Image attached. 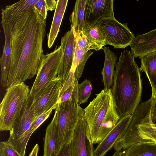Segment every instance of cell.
Instances as JSON below:
<instances>
[{
	"label": "cell",
	"instance_id": "1",
	"mask_svg": "<svg viewBox=\"0 0 156 156\" xmlns=\"http://www.w3.org/2000/svg\"><path fill=\"white\" fill-rule=\"evenodd\" d=\"M37 1L21 0L2 9L11 47L8 87L32 78L44 56L46 21L34 6Z\"/></svg>",
	"mask_w": 156,
	"mask_h": 156
},
{
	"label": "cell",
	"instance_id": "2",
	"mask_svg": "<svg viewBox=\"0 0 156 156\" xmlns=\"http://www.w3.org/2000/svg\"><path fill=\"white\" fill-rule=\"evenodd\" d=\"M140 70L131 52H121L113 76L112 92L113 104L120 118L133 114L141 100Z\"/></svg>",
	"mask_w": 156,
	"mask_h": 156
},
{
	"label": "cell",
	"instance_id": "3",
	"mask_svg": "<svg viewBox=\"0 0 156 156\" xmlns=\"http://www.w3.org/2000/svg\"><path fill=\"white\" fill-rule=\"evenodd\" d=\"M56 109L55 138L58 154L65 144L70 143L79 120L84 116V111L73 97L66 101L58 103Z\"/></svg>",
	"mask_w": 156,
	"mask_h": 156
},
{
	"label": "cell",
	"instance_id": "4",
	"mask_svg": "<svg viewBox=\"0 0 156 156\" xmlns=\"http://www.w3.org/2000/svg\"><path fill=\"white\" fill-rule=\"evenodd\" d=\"M30 90L24 82L8 87L0 105V130H11L20 114Z\"/></svg>",
	"mask_w": 156,
	"mask_h": 156
},
{
	"label": "cell",
	"instance_id": "5",
	"mask_svg": "<svg viewBox=\"0 0 156 156\" xmlns=\"http://www.w3.org/2000/svg\"><path fill=\"white\" fill-rule=\"evenodd\" d=\"M62 55L61 45L53 52L44 55L29 95L33 102L38 98L50 82L57 77L60 72Z\"/></svg>",
	"mask_w": 156,
	"mask_h": 156
},
{
	"label": "cell",
	"instance_id": "6",
	"mask_svg": "<svg viewBox=\"0 0 156 156\" xmlns=\"http://www.w3.org/2000/svg\"><path fill=\"white\" fill-rule=\"evenodd\" d=\"M112 90L103 89L84 109V117L93 144H96L100 126L112 101Z\"/></svg>",
	"mask_w": 156,
	"mask_h": 156
},
{
	"label": "cell",
	"instance_id": "7",
	"mask_svg": "<svg viewBox=\"0 0 156 156\" xmlns=\"http://www.w3.org/2000/svg\"><path fill=\"white\" fill-rule=\"evenodd\" d=\"M33 102L28 96L10 131L9 137L13 144L22 156H25L26 146L31 136L30 127L35 119L32 106Z\"/></svg>",
	"mask_w": 156,
	"mask_h": 156
},
{
	"label": "cell",
	"instance_id": "8",
	"mask_svg": "<svg viewBox=\"0 0 156 156\" xmlns=\"http://www.w3.org/2000/svg\"><path fill=\"white\" fill-rule=\"evenodd\" d=\"M96 23L105 34L106 44L111 45L114 48H124L130 46L135 38L127 23H120L114 16L101 18Z\"/></svg>",
	"mask_w": 156,
	"mask_h": 156
},
{
	"label": "cell",
	"instance_id": "9",
	"mask_svg": "<svg viewBox=\"0 0 156 156\" xmlns=\"http://www.w3.org/2000/svg\"><path fill=\"white\" fill-rule=\"evenodd\" d=\"M93 144L83 116L79 120L70 142L71 156H94Z\"/></svg>",
	"mask_w": 156,
	"mask_h": 156
},
{
	"label": "cell",
	"instance_id": "10",
	"mask_svg": "<svg viewBox=\"0 0 156 156\" xmlns=\"http://www.w3.org/2000/svg\"><path fill=\"white\" fill-rule=\"evenodd\" d=\"M62 77L58 75L55 79L50 82L38 98L33 102L32 106L35 119L57 104L62 87Z\"/></svg>",
	"mask_w": 156,
	"mask_h": 156
},
{
	"label": "cell",
	"instance_id": "11",
	"mask_svg": "<svg viewBox=\"0 0 156 156\" xmlns=\"http://www.w3.org/2000/svg\"><path fill=\"white\" fill-rule=\"evenodd\" d=\"M76 44L73 27L66 32L61 39L62 55L60 72L58 74L62 79V86L72 67Z\"/></svg>",
	"mask_w": 156,
	"mask_h": 156
},
{
	"label": "cell",
	"instance_id": "12",
	"mask_svg": "<svg viewBox=\"0 0 156 156\" xmlns=\"http://www.w3.org/2000/svg\"><path fill=\"white\" fill-rule=\"evenodd\" d=\"M133 114L121 117L110 132L99 143L94 151V156H104L113 148L117 141L124 134L130 124Z\"/></svg>",
	"mask_w": 156,
	"mask_h": 156
},
{
	"label": "cell",
	"instance_id": "13",
	"mask_svg": "<svg viewBox=\"0 0 156 156\" xmlns=\"http://www.w3.org/2000/svg\"><path fill=\"white\" fill-rule=\"evenodd\" d=\"M113 0H87L84 21L96 23L102 18L114 16Z\"/></svg>",
	"mask_w": 156,
	"mask_h": 156
},
{
	"label": "cell",
	"instance_id": "14",
	"mask_svg": "<svg viewBox=\"0 0 156 156\" xmlns=\"http://www.w3.org/2000/svg\"><path fill=\"white\" fill-rule=\"evenodd\" d=\"M130 46L131 52L135 58L156 51V29L137 35Z\"/></svg>",
	"mask_w": 156,
	"mask_h": 156
},
{
	"label": "cell",
	"instance_id": "15",
	"mask_svg": "<svg viewBox=\"0 0 156 156\" xmlns=\"http://www.w3.org/2000/svg\"><path fill=\"white\" fill-rule=\"evenodd\" d=\"M82 32L88 41L90 49L98 51L107 45L105 34L96 23L85 21Z\"/></svg>",
	"mask_w": 156,
	"mask_h": 156
},
{
	"label": "cell",
	"instance_id": "16",
	"mask_svg": "<svg viewBox=\"0 0 156 156\" xmlns=\"http://www.w3.org/2000/svg\"><path fill=\"white\" fill-rule=\"evenodd\" d=\"M1 24L5 35V43L3 53L0 58L1 69V83L3 87H7L10 69L11 47L9 30L6 23L2 18L1 19Z\"/></svg>",
	"mask_w": 156,
	"mask_h": 156
},
{
	"label": "cell",
	"instance_id": "17",
	"mask_svg": "<svg viewBox=\"0 0 156 156\" xmlns=\"http://www.w3.org/2000/svg\"><path fill=\"white\" fill-rule=\"evenodd\" d=\"M139 57L141 61L140 70L145 73L149 80L152 88L151 96L156 97V51Z\"/></svg>",
	"mask_w": 156,
	"mask_h": 156
},
{
	"label": "cell",
	"instance_id": "18",
	"mask_svg": "<svg viewBox=\"0 0 156 156\" xmlns=\"http://www.w3.org/2000/svg\"><path fill=\"white\" fill-rule=\"evenodd\" d=\"M103 49L105 58L104 66L101 73L103 76L104 89L108 90L111 88V87L113 85L115 72L114 68L116 65L117 57L108 47L105 46Z\"/></svg>",
	"mask_w": 156,
	"mask_h": 156
},
{
	"label": "cell",
	"instance_id": "19",
	"mask_svg": "<svg viewBox=\"0 0 156 156\" xmlns=\"http://www.w3.org/2000/svg\"><path fill=\"white\" fill-rule=\"evenodd\" d=\"M68 2V0H57V6L48 36V46L49 48L53 45L59 32Z\"/></svg>",
	"mask_w": 156,
	"mask_h": 156
},
{
	"label": "cell",
	"instance_id": "20",
	"mask_svg": "<svg viewBox=\"0 0 156 156\" xmlns=\"http://www.w3.org/2000/svg\"><path fill=\"white\" fill-rule=\"evenodd\" d=\"M120 118L112 100L109 108L100 126L96 143H99L105 138L114 127Z\"/></svg>",
	"mask_w": 156,
	"mask_h": 156
},
{
	"label": "cell",
	"instance_id": "21",
	"mask_svg": "<svg viewBox=\"0 0 156 156\" xmlns=\"http://www.w3.org/2000/svg\"><path fill=\"white\" fill-rule=\"evenodd\" d=\"M56 110L53 119L46 129L44 140L43 156H57L55 149V138Z\"/></svg>",
	"mask_w": 156,
	"mask_h": 156
},
{
	"label": "cell",
	"instance_id": "22",
	"mask_svg": "<svg viewBox=\"0 0 156 156\" xmlns=\"http://www.w3.org/2000/svg\"><path fill=\"white\" fill-rule=\"evenodd\" d=\"M124 156H156V143L146 141L134 144L125 150Z\"/></svg>",
	"mask_w": 156,
	"mask_h": 156
},
{
	"label": "cell",
	"instance_id": "23",
	"mask_svg": "<svg viewBox=\"0 0 156 156\" xmlns=\"http://www.w3.org/2000/svg\"><path fill=\"white\" fill-rule=\"evenodd\" d=\"M87 0L76 1L71 16V25L75 31H82L84 23V11Z\"/></svg>",
	"mask_w": 156,
	"mask_h": 156
},
{
	"label": "cell",
	"instance_id": "24",
	"mask_svg": "<svg viewBox=\"0 0 156 156\" xmlns=\"http://www.w3.org/2000/svg\"><path fill=\"white\" fill-rule=\"evenodd\" d=\"M139 136L146 141L156 143V126L150 120L142 122L137 126Z\"/></svg>",
	"mask_w": 156,
	"mask_h": 156
},
{
	"label": "cell",
	"instance_id": "25",
	"mask_svg": "<svg viewBox=\"0 0 156 156\" xmlns=\"http://www.w3.org/2000/svg\"><path fill=\"white\" fill-rule=\"evenodd\" d=\"M92 89L90 80L85 79L78 84L77 88V101L79 105L87 102Z\"/></svg>",
	"mask_w": 156,
	"mask_h": 156
},
{
	"label": "cell",
	"instance_id": "26",
	"mask_svg": "<svg viewBox=\"0 0 156 156\" xmlns=\"http://www.w3.org/2000/svg\"><path fill=\"white\" fill-rule=\"evenodd\" d=\"M0 156H22L14 147L9 137L8 140L0 143Z\"/></svg>",
	"mask_w": 156,
	"mask_h": 156
},
{
	"label": "cell",
	"instance_id": "27",
	"mask_svg": "<svg viewBox=\"0 0 156 156\" xmlns=\"http://www.w3.org/2000/svg\"><path fill=\"white\" fill-rule=\"evenodd\" d=\"M90 49V46L80 49L76 44L73 62L71 68L75 72L78 64L82 61L86 53Z\"/></svg>",
	"mask_w": 156,
	"mask_h": 156
},
{
	"label": "cell",
	"instance_id": "28",
	"mask_svg": "<svg viewBox=\"0 0 156 156\" xmlns=\"http://www.w3.org/2000/svg\"><path fill=\"white\" fill-rule=\"evenodd\" d=\"M57 104L48 111L45 112L37 117L33 122L30 129V134L31 135L49 116L53 109H55L57 106Z\"/></svg>",
	"mask_w": 156,
	"mask_h": 156
},
{
	"label": "cell",
	"instance_id": "29",
	"mask_svg": "<svg viewBox=\"0 0 156 156\" xmlns=\"http://www.w3.org/2000/svg\"><path fill=\"white\" fill-rule=\"evenodd\" d=\"M74 31L76 40V45L79 49H81L88 46H90L88 40L82 31Z\"/></svg>",
	"mask_w": 156,
	"mask_h": 156
},
{
	"label": "cell",
	"instance_id": "30",
	"mask_svg": "<svg viewBox=\"0 0 156 156\" xmlns=\"http://www.w3.org/2000/svg\"><path fill=\"white\" fill-rule=\"evenodd\" d=\"M93 52L88 51L85 55L82 61L78 64L74 73V76L76 80H78L81 76L84 69L87 59L93 54Z\"/></svg>",
	"mask_w": 156,
	"mask_h": 156
},
{
	"label": "cell",
	"instance_id": "31",
	"mask_svg": "<svg viewBox=\"0 0 156 156\" xmlns=\"http://www.w3.org/2000/svg\"><path fill=\"white\" fill-rule=\"evenodd\" d=\"M78 80H75L70 87L66 90L59 98L57 103H62L69 100L72 97L75 85Z\"/></svg>",
	"mask_w": 156,
	"mask_h": 156
},
{
	"label": "cell",
	"instance_id": "32",
	"mask_svg": "<svg viewBox=\"0 0 156 156\" xmlns=\"http://www.w3.org/2000/svg\"><path fill=\"white\" fill-rule=\"evenodd\" d=\"M74 73L75 72L71 69L62 87L60 92L59 98L76 80L74 76Z\"/></svg>",
	"mask_w": 156,
	"mask_h": 156
},
{
	"label": "cell",
	"instance_id": "33",
	"mask_svg": "<svg viewBox=\"0 0 156 156\" xmlns=\"http://www.w3.org/2000/svg\"><path fill=\"white\" fill-rule=\"evenodd\" d=\"M34 6L39 10L44 18L46 20L48 11L45 0H37L34 5Z\"/></svg>",
	"mask_w": 156,
	"mask_h": 156
},
{
	"label": "cell",
	"instance_id": "34",
	"mask_svg": "<svg viewBox=\"0 0 156 156\" xmlns=\"http://www.w3.org/2000/svg\"><path fill=\"white\" fill-rule=\"evenodd\" d=\"M153 104L151 112L150 117L152 123L156 126V97H151Z\"/></svg>",
	"mask_w": 156,
	"mask_h": 156
},
{
	"label": "cell",
	"instance_id": "35",
	"mask_svg": "<svg viewBox=\"0 0 156 156\" xmlns=\"http://www.w3.org/2000/svg\"><path fill=\"white\" fill-rule=\"evenodd\" d=\"M57 156H71L70 143L66 144L63 146Z\"/></svg>",
	"mask_w": 156,
	"mask_h": 156
},
{
	"label": "cell",
	"instance_id": "36",
	"mask_svg": "<svg viewBox=\"0 0 156 156\" xmlns=\"http://www.w3.org/2000/svg\"><path fill=\"white\" fill-rule=\"evenodd\" d=\"M45 1L48 11H52L55 9L57 6V0H45Z\"/></svg>",
	"mask_w": 156,
	"mask_h": 156
},
{
	"label": "cell",
	"instance_id": "37",
	"mask_svg": "<svg viewBox=\"0 0 156 156\" xmlns=\"http://www.w3.org/2000/svg\"><path fill=\"white\" fill-rule=\"evenodd\" d=\"M39 146L38 144H36L32 149L29 156H37L39 151Z\"/></svg>",
	"mask_w": 156,
	"mask_h": 156
},
{
	"label": "cell",
	"instance_id": "38",
	"mask_svg": "<svg viewBox=\"0 0 156 156\" xmlns=\"http://www.w3.org/2000/svg\"><path fill=\"white\" fill-rule=\"evenodd\" d=\"M125 152V150L119 151H115L112 156H124Z\"/></svg>",
	"mask_w": 156,
	"mask_h": 156
}]
</instances>
